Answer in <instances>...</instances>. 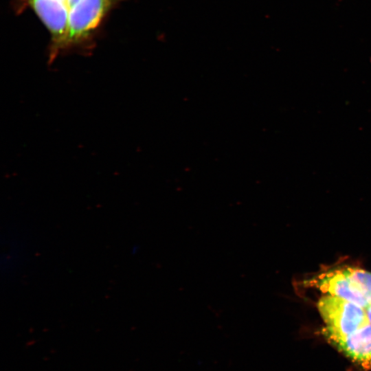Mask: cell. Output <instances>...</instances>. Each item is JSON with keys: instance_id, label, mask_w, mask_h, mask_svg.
<instances>
[{"instance_id": "6da1fadb", "label": "cell", "mask_w": 371, "mask_h": 371, "mask_svg": "<svg viewBox=\"0 0 371 371\" xmlns=\"http://www.w3.org/2000/svg\"><path fill=\"white\" fill-rule=\"evenodd\" d=\"M319 313L326 324L324 335H348L368 322L365 309L348 300L326 295L317 302Z\"/></svg>"}, {"instance_id": "7a4b0ae2", "label": "cell", "mask_w": 371, "mask_h": 371, "mask_svg": "<svg viewBox=\"0 0 371 371\" xmlns=\"http://www.w3.org/2000/svg\"><path fill=\"white\" fill-rule=\"evenodd\" d=\"M115 0H80L69 11L65 47L86 38L101 22Z\"/></svg>"}, {"instance_id": "3957f363", "label": "cell", "mask_w": 371, "mask_h": 371, "mask_svg": "<svg viewBox=\"0 0 371 371\" xmlns=\"http://www.w3.org/2000/svg\"><path fill=\"white\" fill-rule=\"evenodd\" d=\"M327 340L363 370L371 369V324L368 321L343 336H328Z\"/></svg>"}, {"instance_id": "277c9868", "label": "cell", "mask_w": 371, "mask_h": 371, "mask_svg": "<svg viewBox=\"0 0 371 371\" xmlns=\"http://www.w3.org/2000/svg\"><path fill=\"white\" fill-rule=\"evenodd\" d=\"M315 286L328 295L338 297L365 308L368 303L343 270H332L320 274L315 280Z\"/></svg>"}, {"instance_id": "5b68a950", "label": "cell", "mask_w": 371, "mask_h": 371, "mask_svg": "<svg viewBox=\"0 0 371 371\" xmlns=\"http://www.w3.org/2000/svg\"><path fill=\"white\" fill-rule=\"evenodd\" d=\"M342 270L364 296L369 304L371 302V273L359 268L351 267Z\"/></svg>"}, {"instance_id": "8992f818", "label": "cell", "mask_w": 371, "mask_h": 371, "mask_svg": "<svg viewBox=\"0 0 371 371\" xmlns=\"http://www.w3.org/2000/svg\"><path fill=\"white\" fill-rule=\"evenodd\" d=\"M364 309L367 319L371 324V302Z\"/></svg>"}, {"instance_id": "52a82bcc", "label": "cell", "mask_w": 371, "mask_h": 371, "mask_svg": "<svg viewBox=\"0 0 371 371\" xmlns=\"http://www.w3.org/2000/svg\"><path fill=\"white\" fill-rule=\"evenodd\" d=\"M80 0H68V9L69 12L70 10L76 5Z\"/></svg>"}]
</instances>
